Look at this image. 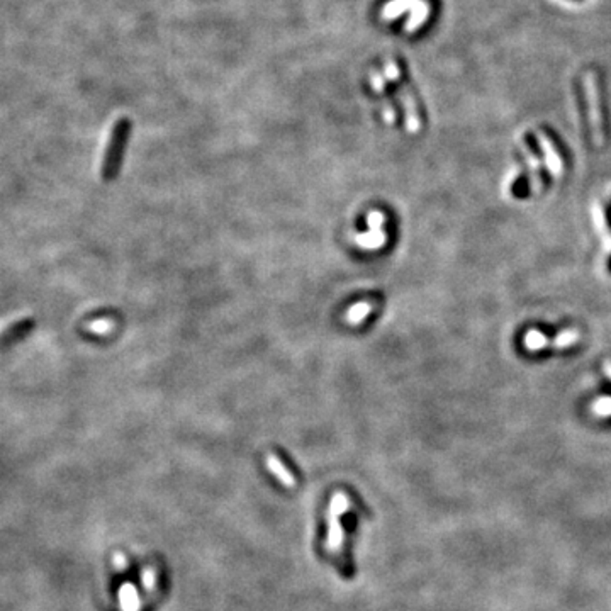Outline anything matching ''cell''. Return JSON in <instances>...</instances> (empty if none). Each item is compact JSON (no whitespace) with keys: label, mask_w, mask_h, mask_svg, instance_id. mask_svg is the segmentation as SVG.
I'll return each instance as SVG.
<instances>
[{"label":"cell","mask_w":611,"mask_h":611,"mask_svg":"<svg viewBox=\"0 0 611 611\" xmlns=\"http://www.w3.org/2000/svg\"><path fill=\"white\" fill-rule=\"evenodd\" d=\"M376 306L377 304L374 301H360V302H356V304H353L352 307H348L347 314H345V321H347L348 324H353V326H356V324L362 323V321L365 320V317L369 316V314L372 313L374 309H376Z\"/></svg>","instance_id":"obj_5"},{"label":"cell","mask_w":611,"mask_h":611,"mask_svg":"<svg viewBox=\"0 0 611 611\" xmlns=\"http://www.w3.org/2000/svg\"><path fill=\"white\" fill-rule=\"evenodd\" d=\"M367 222H369V228L370 231H380L386 222V216H384L380 211H372V213L367 216Z\"/></svg>","instance_id":"obj_13"},{"label":"cell","mask_w":611,"mask_h":611,"mask_svg":"<svg viewBox=\"0 0 611 611\" xmlns=\"http://www.w3.org/2000/svg\"><path fill=\"white\" fill-rule=\"evenodd\" d=\"M387 235L380 229V231H370L365 233V235H359L356 236V243H359L362 248H370V250H376L380 248V246L386 243Z\"/></svg>","instance_id":"obj_9"},{"label":"cell","mask_w":611,"mask_h":611,"mask_svg":"<svg viewBox=\"0 0 611 611\" xmlns=\"http://www.w3.org/2000/svg\"><path fill=\"white\" fill-rule=\"evenodd\" d=\"M605 372L611 377V362H605Z\"/></svg>","instance_id":"obj_20"},{"label":"cell","mask_w":611,"mask_h":611,"mask_svg":"<svg viewBox=\"0 0 611 611\" xmlns=\"http://www.w3.org/2000/svg\"><path fill=\"white\" fill-rule=\"evenodd\" d=\"M114 566H116V567H119V569L126 567V559H125V556H121V554H118V556L114 557Z\"/></svg>","instance_id":"obj_19"},{"label":"cell","mask_w":611,"mask_h":611,"mask_svg":"<svg viewBox=\"0 0 611 611\" xmlns=\"http://www.w3.org/2000/svg\"><path fill=\"white\" fill-rule=\"evenodd\" d=\"M370 82H372L374 90H377L379 94H384V90H386V80H384V77L377 70L370 72Z\"/></svg>","instance_id":"obj_16"},{"label":"cell","mask_w":611,"mask_h":611,"mask_svg":"<svg viewBox=\"0 0 611 611\" xmlns=\"http://www.w3.org/2000/svg\"><path fill=\"white\" fill-rule=\"evenodd\" d=\"M129 129H131V125H129L128 119H119L114 128H112L111 140H109L107 148H105V155L101 168V175L104 180H112L116 174H118L121 158L125 155V146L128 143Z\"/></svg>","instance_id":"obj_1"},{"label":"cell","mask_w":611,"mask_h":611,"mask_svg":"<svg viewBox=\"0 0 611 611\" xmlns=\"http://www.w3.org/2000/svg\"><path fill=\"white\" fill-rule=\"evenodd\" d=\"M36 326V321L33 317H26V320H21L17 323L10 324L2 335H0V348H9L12 345L19 343L23 338H26L31 331Z\"/></svg>","instance_id":"obj_2"},{"label":"cell","mask_w":611,"mask_h":611,"mask_svg":"<svg viewBox=\"0 0 611 611\" xmlns=\"http://www.w3.org/2000/svg\"><path fill=\"white\" fill-rule=\"evenodd\" d=\"M348 510V497L343 493H337L331 497L330 517H340L341 513Z\"/></svg>","instance_id":"obj_10"},{"label":"cell","mask_w":611,"mask_h":611,"mask_svg":"<svg viewBox=\"0 0 611 611\" xmlns=\"http://www.w3.org/2000/svg\"><path fill=\"white\" fill-rule=\"evenodd\" d=\"M112 321L111 320H101V321H95L92 323L90 330H94L95 333H107L109 330H112Z\"/></svg>","instance_id":"obj_17"},{"label":"cell","mask_w":611,"mask_h":611,"mask_svg":"<svg viewBox=\"0 0 611 611\" xmlns=\"http://www.w3.org/2000/svg\"><path fill=\"white\" fill-rule=\"evenodd\" d=\"M423 3H426L425 0H391L386 5L382 7V19L393 21L395 17L402 16L404 12H413L418 7H421Z\"/></svg>","instance_id":"obj_4"},{"label":"cell","mask_w":611,"mask_h":611,"mask_svg":"<svg viewBox=\"0 0 611 611\" xmlns=\"http://www.w3.org/2000/svg\"><path fill=\"white\" fill-rule=\"evenodd\" d=\"M593 411L598 416H610L611 415V398L599 399L593 404Z\"/></svg>","instance_id":"obj_14"},{"label":"cell","mask_w":611,"mask_h":611,"mask_svg":"<svg viewBox=\"0 0 611 611\" xmlns=\"http://www.w3.org/2000/svg\"><path fill=\"white\" fill-rule=\"evenodd\" d=\"M141 579H143V584L146 589H153L155 588V572L153 569H144V572L141 574Z\"/></svg>","instance_id":"obj_18"},{"label":"cell","mask_w":611,"mask_h":611,"mask_svg":"<svg viewBox=\"0 0 611 611\" xmlns=\"http://www.w3.org/2000/svg\"><path fill=\"white\" fill-rule=\"evenodd\" d=\"M547 345H549V340L540 331L533 330L525 335V347L528 350H538L547 347Z\"/></svg>","instance_id":"obj_11"},{"label":"cell","mask_w":611,"mask_h":611,"mask_svg":"<svg viewBox=\"0 0 611 611\" xmlns=\"http://www.w3.org/2000/svg\"><path fill=\"white\" fill-rule=\"evenodd\" d=\"M399 99L402 102V107H404L406 114V128L409 133H418L421 128V122H419L418 111H416V102L413 101L411 94L404 86H399Z\"/></svg>","instance_id":"obj_3"},{"label":"cell","mask_w":611,"mask_h":611,"mask_svg":"<svg viewBox=\"0 0 611 611\" xmlns=\"http://www.w3.org/2000/svg\"><path fill=\"white\" fill-rule=\"evenodd\" d=\"M119 603H121L122 611H140V598H138V591L133 584L126 582L119 589Z\"/></svg>","instance_id":"obj_7"},{"label":"cell","mask_w":611,"mask_h":611,"mask_svg":"<svg viewBox=\"0 0 611 611\" xmlns=\"http://www.w3.org/2000/svg\"><path fill=\"white\" fill-rule=\"evenodd\" d=\"M579 337H581V335H579L577 330H566L562 335H560V337H557L556 340L550 341V345H552V347H557V348L571 347V345H574L575 341L579 340Z\"/></svg>","instance_id":"obj_12"},{"label":"cell","mask_w":611,"mask_h":611,"mask_svg":"<svg viewBox=\"0 0 611 611\" xmlns=\"http://www.w3.org/2000/svg\"><path fill=\"white\" fill-rule=\"evenodd\" d=\"M540 144H542L543 153H545V161H547V167H549V170L552 172L554 175H560V172H562V161H560V157L556 153V151H554L552 144L549 143V140H547V138H543V136L540 138Z\"/></svg>","instance_id":"obj_8"},{"label":"cell","mask_w":611,"mask_h":611,"mask_svg":"<svg viewBox=\"0 0 611 611\" xmlns=\"http://www.w3.org/2000/svg\"><path fill=\"white\" fill-rule=\"evenodd\" d=\"M267 467H268V471L274 472L275 478L281 480L282 484H285V486H294L296 484L294 476H292L291 471H289V469L282 464V460L277 457V455H274V454L267 455Z\"/></svg>","instance_id":"obj_6"},{"label":"cell","mask_w":611,"mask_h":611,"mask_svg":"<svg viewBox=\"0 0 611 611\" xmlns=\"http://www.w3.org/2000/svg\"><path fill=\"white\" fill-rule=\"evenodd\" d=\"M399 75H401V73H399V68L398 65H395L394 60H387L386 65H384V77H386L389 82L394 83V80H398Z\"/></svg>","instance_id":"obj_15"}]
</instances>
